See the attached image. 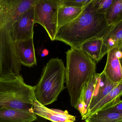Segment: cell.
Returning a JSON list of instances; mask_svg holds the SVG:
<instances>
[{
    "instance_id": "7c38bea8",
    "label": "cell",
    "mask_w": 122,
    "mask_h": 122,
    "mask_svg": "<svg viewBox=\"0 0 122 122\" xmlns=\"http://www.w3.org/2000/svg\"><path fill=\"white\" fill-rule=\"evenodd\" d=\"M37 118L33 112L0 107V122H32Z\"/></svg>"
},
{
    "instance_id": "3957f363",
    "label": "cell",
    "mask_w": 122,
    "mask_h": 122,
    "mask_svg": "<svg viewBox=\"0 0 122 122\" xmlns=\"http://www.w3.org/2000/svg\"><path fill=\"white\" fill-rule=\"evenodd\" d=\"M66 67L58 58H52L43 68L41 77L35 91V99L46 106L57 100L65 88Z\"/></svg>"
},
{
    "instance_id": "44dd1931",
    "label": "cell",
    "mask_w": 122,
    "mask_h": 122,
    "mask_svg": "<svg viewBox=\"0 0 122 122\" xmlns=\"http://www.w3.org/2000/svg\"><path fill=\"white\" fill-rule=\"evenodd\" d=\"M113 1V0H93V9L97 13L105 15Z\"/></svg>"
},
{
    "instance_id": "9c48e42d",
    "label": "cell",
    "mask_w": 122,
    "mask_h": 122,
    "mask_svg": "<svg viewBox=\"0 0 122 122\" xmlns=\"http://www.w3.org/2000/svg\"><path fill=\"white\" fill-rule=\"evenodd\" d=\"M99 73H96L92 75L89 80L83 87L75 108L80 112L82 118L87 113L99 80Z\"/></svg>"
},
{
    "instance_id": "ffe728a7",
    "label": "cell",
    "mask_w": 122,
    "mask_h": 122,
    "mask_svg": "<svg viewBox=\"0 0 122 122\" xmlns=\"http://www.w3.org/2000/svg\"><path fill=\"white\" fill-rule=\"evenodd\" d=\"M105 16L107 24L109 26L122 20V0H113Z\"/></svg>"
},
{
    "instance_id": "d4e9b609",
    "label": "cell",
    "mask_w": 122,
    "mask_h": 122,
    "mask_svg": "<svg viewBox=\"0 0 122 122\" xmlns=\"http://www.w3.org/2000/svg\"><path fill=\"white\" fill-rule=\"evenodd\" d=\"M32 122H43V121H42L41 120V119H39L38 118H37L35 121Z\"/></svg>"
},
{
    "instance_id": "2e32d148",
    "label": "cell",
    "mask_w": 122,
    "mask_h": 122,
    "mask_svg": "<svg viewBox=\"0 0 122 122\" xmlns=\"http://www.w3.org/2000/svg\"><path fill=\"white\" fill-rule=\"evenodd\" d=\"M122 95V81L119 82L116 87L100 101L94 107L88 111L86 114L82 118L85 120L88 116L110 106L121 99Z\"/></svg>"
},
{
    "instance_id": "603a6c76",
    "label": "cell",
    "mask_w": 122,
    "mask_h": 122,
    "mask_svg": "<svg viewBox=\"0 0 122 122\" xmlns=\"http://www.w3.org/2000/svg\"><path fill=\"white\" fill-rule=\"evenodd\" d=\"M112 112L122 114V101L121 99L104 108Z\"/></svg>"
},
{
    "instance_id": "cb8c5ba5",
    "label": "cell",
    "mask_w": 122,
    "mask_h": 122,
    "mask_svg": "<svg viewBox=\"0 0 122 122\" xmlns=\"http://www.w3.org/2000/svg\"><path fill=\"white\" fill-rule=\"evenodd\" d=\"M38 52L40 55L42 57L46 56L48 54V50L43 47H42L38 49Z\"/></svg>"
},
{
    "instance_id": "9a60e30c",
    "label": "cell",
    "mask_w": 122,
    "mask_h": 122,
    "mask_svg": "<svg viewBox=\"0 0 122 122\" xmlns=\"http://www.w3.org/2000/svg\"><path fill=\"white\" fill-rule=\"evenodd\" d=\"M99 74V80L97 88L91 101L87 113L103 99L119 83H114L111 81L102 72Z\"/></svg>"
},
{
    "instance_id": "30bf717a",
    "label": "cell",
    "mask_w": 122,
    "mask_h": 122,
    "mask_svg": "<svg viewBox=\"0 0 122 122\" xmlns=\"http://www.w3.org/2000/svg\"><path fill=\"white\" fill-rule=\"evenodd\" d=\"M15 51L20 64L26 67H32L37 64L33 38L15 42Z\"/></svg>"
},
{
    "instance_id": "52a82bcc",
    "label": "cell",
    "mask_w": 122,
    "mask_h": 122,
    "mask_svg": "<svg viewBox=\"0 0 122 122\" xmlns=\"http://www.w3.org/2000/svg\"><path fill=\"white\" fill-rule=\"evenodd\" d=\"M34 5L20 15L12 24L11 33L15 42L33 38L35 25Z\"/></svg>"
},
{
    "instance_id": "e0dca14e",
    "label": "cell",
    "mask_w": 122,
    "mask_h": 122,
    "mask_svg": "<svg viewBox=\"0 0 122 122\" xmlns=\"http://www.w3.org/2000/svg\"><path fill=\"white\" fill-rule=\"evenodd\" d=\"M83 8L67 7L60 5L57 18L58 30L77 17L82 12Z\"/></svg>"
},
{
    "instance_id": "8992f818",
    "label": "cell",
    "mask_w": 122,
    "mask_h": 122,
    "mask_svg": "<svg viewBox=\"0 0 122 122\" xmlns=\"http://www.w3.org/2000/svg\"><path fill=\"white\" fill-rule=\"evenodd\" d=\"M60 0H36L34 5V22L45 29L50 39L55 41L58 30L57 18Z\"/></svg>"
},
{
    "instance_id": "ac0fdd59",
    "label": "cell",
    "mask_w": 122,
    "mask_h": 122,
    "mask_svg": "<svg viewBox=\"0 0 122 122\" xmlns=\"http://www.w3.org/2000/svg\"><path fill=\"white\" fill-rule=\"evenodd\" d=\"M102 45V38L95 39L83 44L80 50L86 53L96 63L102 58L101 56Z\"/></svg>"
},
{
    "instance_id": "5bb4252c",
    "label": "cell",
    "mask_w": 122,
    "mask_h": 122,
    "mask_svg": "<svg viewBox=\"0 0 122 122\" xmlns=\"http://www.w3.org/2000/svg\"><path fill=\"white\" fill-rule=\"evenodd\" d=\"M117 48H113L107 53L106 65L102 72L108 79L114 83L122 81L121 60L116 55Z\"/></svg>"
},
{
    "instance_id": "8fae6325",
    "label": "cell",
    "mask_w": 122,
    "mask_h": 122,
    "mask_svg": "<svg viewBox=\"0 0 122 122\" xmlns=\"http://www.w3.org/2000/svg\"><path fill=\"white\" fill-rule=\"evenodd\" d=\"M102 58L108 51L113 48L122 50V20L111 25L102 38Z\"/></svg>"
},
{
    "instance_id": "277c9868",
    "label": "cell",
    "mask_w": 122,
    "mask_h": 122,
    "mask_svg": "<svg viewBox=\"0 0 122 122\" xmlns=\"http://www.w3.org/2000/svg\"><path fill=\"white\" fill-rule=\"evenodd\" d=\"M35 86L27 85L20 75L0 77V107L33 112Z\"/></svg>"
},
{
    "instance_id": "484cf974",
    "label": "cell",
    "mask_w": 122,
    "mask_h": 122,
    "mask_svg": "<svg viewBox=\"0 0 122 122\" xmlns=\"http://www.w3.org/2000/svg\"><path fill=\"white\" fill-rule=\"evenodd\" d=\"M1 77V67H0V77Z\"/></svg>"
},
{
    "instance_id": "d6986e66",
    "label": "cell",
    "mask_w": 122,
    "mask_h": 122,
    "mask_svg": "<svg viewBox=\"0 0 122 122\" xmlns=\"http://www.w3.org/2000/svg\"><path fill=\"white\" fill-rule=\"evenodd\" d=\"M86 122H122V114L103 109L85 119Z\"/></svg>"
},
{
    "instance_id": "7402d4cb",
    "label": "cell",
    "mask_w": 122,
    "mask_h": 122,
    "mask_svg": "<svg viewBox=\"0 0 122 122\" xmlns=\"http://www.w3.org/2000/svg\"><path fill=\"white\" fill-rule=\"evenodd\" d=\"M91 0H60V5L61 6L75 7L83 8L85 7Z\"/></svg>"
},
{
    "instance_id": "ba28073f",
    "label": "cell",
    "mask_w": 122,
    "mask_h": 122,
    "mask_svg": "<svg viewBox=\"0 0 122 122\" xmlns=\"http://www.w3.org/2000/svg\"><path fill=\"white\" fill-rule=\"evenodd\" d=\"M33 111L37 115L52 122H74L76 117L71 115L67 110L50 109L35 100Z\"/></svg>"
},
{
    "instance_id": "7a4b0ae2",
    "label": "cell",
    "mask_w": 122,
    "mask_h": 122,
    "mask_svg": "<svg viewBox=\"0 0 122 122\" xmlns=\"http://www.w3.org/2000/svg\"><path fill=\"white\" fill-rule=\"evenodd\" d=\"M66 54L65 82L71 105L75 108L83 87L96 73V63L80 49L71 48Z\"/></svg>"
},
{
    "instance_id": "5b68a950",
    "label": "cell",
    "mask_w": 122,
    "mask_h": 122,
    "mask_svg": "<svg viewBox=\"0 0 122 122\" xmlns=\"http://www.w3.org/2000/svg\"><path fill=\"white\" fill-rule=\"evenodd\" d=\"M12 23L0 15V63L1 77L20 75L21 65L15 51L11 33Z\"/></svg>"
},
{
    "instance_id": "4fadbf2b",
    "label": "cell",
    "mask_w": 122,
    "mask_h": 122,
    "mask_svg": "<svg viewBox=\"0 0 122 122\" xmlns=\"http://www.w3.org/2000/svg\"><path fill=\"white\" fill-rule=\"evenodd\" d=\"M6 13L13 23L32 7L36 0H0Z\"/></svg>"
},
{
    "instance_id": "6da1fadb",
    "label": "cell",
    "mask_w": 122,
    "mask_h": 122,
    "mask_svg": "<svg viewBox=\"0 0 122 122\" xmlns=\"http://www.w3.org/2000/svg\"><path fill=\"white\" fill-rule=\"evenodd\" d=\"M92 0L83 8L77 17L58 30L55 41L80 49L88 41L102 38L111 26L107 24L105 15L94 10Z\"/></svg>"
}]
</instances>
